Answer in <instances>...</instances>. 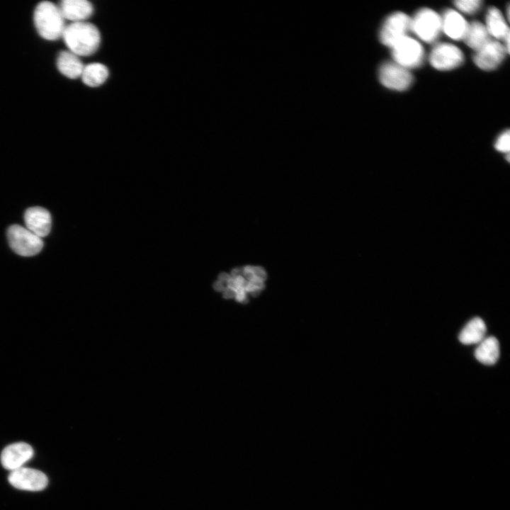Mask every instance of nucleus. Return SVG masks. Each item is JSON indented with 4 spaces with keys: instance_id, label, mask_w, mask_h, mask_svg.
<instances>
[{
    "instance_id": "nucleus-1",
    "label": "nucleus",
    "mask_w": 510,
    "mask_h": 510,
    "mask_svg": "<svg viewBox=\"0 0 510 510\" xmlns=\"http://www.w3.org/2000/svg\"><path fill=\"white\" fill-rule=\"evenodd\" d=\"M62 38L69 50L79 57L94 54L101 41L98 28L86 21L72 23L66 26Z\"/></svg>"
},
{
    "instance_id": "nucleus-2",
    "label": "nucleus",
    "mask_w": 510,
    "mask_h": 510,
    "mask_svg": "<svg viewBox=\"0 0 510 510\" xmlns=\"http://www.w3.org/2000/svg\"><path fill=\"white\" fill-rule=\"evenodd\" d=\"M33 20L42 38L56 40L62 38L66 25L59 6L47 1L40 2L35 8Z\"/></svg>"
},
{
    "instance_id": "nucleus-3",
    "label": "nucleus",
    "mask_w": 510,
    "mask_h": 510,
    "mask_svg": "<svg viewBox=\"0 0 510 510\" xmlns=\"http://www.w3.org/2000/svg\"><path fill=\"white\" fill-rule=\"evenodd\" d=\"M7 236L11 249L23 256L35 255L43 246V242L40 237L26 227L18 225L9 227Z\"/></svg>"
},
{
    "instance_id": "nucleus-4",
    "label": "nucleus",
    "mask_w": 510,
    "mask_h": 510,
    "mask_svg": "<svg viewBox=\"0 0 510 510\" xmlns=\"http://www.w3.org/2000/svg\"><path fill=\"white\" fill-rule=\"evenodd\" d=\"M391 48L395 62L407 69L417 67L423 62L424 52L422 46L407 35L398 40Z\"/></svg>"
},
{
    "instance_id": "nucleus-5",
    "label": "nucleus",
    "mask_w": 510,
    "mask_h": 510,
    "mask_svg": "<svg viewBox=\"0 0 510 510\" xmlns=\"http://www.w3.org/2000/svg\"><path fill=\"white\" fill-rule=\"evenodd\" d=\"M411 30L421 40L434 42L441 30V18L431 9L422 8L412 19Z\"/></svg>"
},
{
    "instance_id": "nucleus-6",
    "label": "nucleus",
    "mask_w": 510,
    "mask_h": 510,
    "mask_svg": "<svg viewBox=\"0 0 510 510\" xmlns=\"http://www.w3.org/2000/svg\"><path fill=\"white\" fill-rule=\"evenodd\" d=\"M410 18L402 12H396L388 16L380 31L381 42L392 47L398 40L407 36L411 30Z\"/></svg>"
},
{
    "instance_id": "nucleus-7",
    "label": "nucleus",
    "mask_w": 510,
    "mask_h": 510,
    "mask_svg": "<svg viewBox=\"0 0 510 510\" xmlns=\"http://www.w3.org/2000/svg\"><path fill=\"white\" fill-rule=\"evenodd\" d=\"M9 482L16 488L29 491H40L47 484V476L41 471L21 467L11 472Z\"/></svg>"
},
{
    "instance_id": "nucleus-8",
    "label": "nucleus",
    "mask_w": 510,
    "mask_h": 510,
    "mask_svg": "<svg viewBox=\"0 0 510 510\" xmlns=\"http://www.w3.org/2000/svg\"><path fill=\"white\" fill-rule=\"evenodd\" d=\"M379 79L385 87L397 90H406L412 82L409 70L395 62H385L379 69Z\"/></svg>"
},
{
    "instance_id": "nucleus-9",
    "label": "nucleus",
    "mask_w": 510,
    "mask_h": 510,
    "mask_svg": "<svg viewBox=\"0 0 510 510\" xmlns=\"http://www.w3.org/2000/svg\"><path fill=\"white\" fill-rule=\"evenodd\" d=\"M431 64L439 70H449L460 65L463 55L456 46L449 43L436 45L429 56Z\"/></svg>"
},
{
    "instance_id": "nucleus-10",
    "label": "nucleus",
    "mask_w": 510,
    "mask_h": 510,
    "mask_svg": "<svg viewBox=\"0 0 510 510\" xmlns=\"http://www.w3.org/2000/svg\"><path fill=\"white\" fill-rule=\"evenodd\" d=\"M507 53L504 45L497 40H490L483 47L475 51L474 62L484 70H492L503 61Z\"/></svg>"
},
{
    "instance_id": "nucleus-11",
    "label": "nucleus",
    "mask_w": 510,
    "mask_h": 510,
    "mask_svg": "<svg viewBox=\"0 0 510 510\" xmlns=\"http://www.w3.org/2000/svg\"><path fill=\"white\" fill-rule=\"evenodd\" d=\"M33 455L32 447L26 443L19 442L6 446L2 450L1 461L5 469L12 471L22 467Z\"/></svg>"
},
{
    "instance_id": "nucleus-12",
    "label": "nucleus",
    "mask_w": 510,
    "mask_h": 510,
    "mask_svg": "<svg viewBox=\"0 0 510 510\" xmlns=\"http://www.w3.org/2000/svg\"><path fill=\"white\" fill-rule=\"evenodd\" d=\"M26 228L38 237H46L51 229V215L45 208L33 207L26 210L24 214Z\"/></svg>"
},
{
    "instance_id": "nucleus-13",
    "label": "nucleus",
    "mask_w": 510,
    "mask_h": 510,
    "mask_svg": "<svg viewBox=\"0 0 510 510\" xmlns=\"http://www.w3.org/2000/svg\"><path fill=\"white\" fill-rule=\"evenodd\" d=\"M59 8L64 19L76 22H83L94 13V6L86 0H63Z\"/></svg>"
},
{
    "instance_id": "nucleus-14",
    "label": "nucleus",
    "mask_w": 510,
    "mask_h": 510,
    "mask_svg": "<svg viewBox=\"0 0 510 510\" xmlns=\"http://www.w3.org/2000/svg\"><path fill=\"white\" fill-rule=\"evenodd\" d=\"M441 18V30L450 38L454 40L463 39L468 24L464 18L457 11L447 10Z\"/></svg>"
},
{
    "instance_id": "nucleus-15",
    "label": "nucleus",
    "mask_w": 510,
    "mask_h": 510,
    "mask_svg": "<svg viewBox=\"0 0 510 510\" xmlns=\"http://www.w3.org/2000/svg\"><path fill=\"white\" fill-rule=\"evenodd\" d=\"M57 67L64 76L75 79L81 76L84 65L79 56L69 50H62L58 54Z\"/></svg>"
},
{
    "instance_id": "nucleus-16",
    "label": "nucleus",
    "mask_w": 510,
    "mask_h": 510,
    "mask_svg": "<svg viewBox=\"0 0 510 510\" xmlns=\"http://www.w3.org/2000/svg\"><path fill=\"white\" fill-rule=\"evenodd\" d=\"M487 332L484 321L477 317L469 321L459 334L460 341L465 345L480 344Z\"/></svg>"
},
{
    "instance_id": "nucleus-17",
    "label": "nucleus",
    "mask_w": 510,
    "mask_h": 510,
    "mask_svg": "<svg viewBox=\"0 0 510 510\" xmlns=\"http://www.w3.org/2000/svg\"><path fill=\"white\" fill-rule=\"evenodd\" d=\"M475 356L480 363L493 365L499 357V344L494 336L484 338L475 351Z\"/></svg>"
},
{
    "instance_id": "nucleus-18",
    "label": "nucleus",
    "mask_w": 510,
    "mask_h": 510,
    "mask_svg": "<svg viewBox=\"0 0 510 510\" xmlns=\"http://www.w3.org/2000/svg\"><path fill=\"white\" fill-rule=\"evenodd\" d=\"M109 76L106 66L94 62L84 67L81 78L83 83L90 87H98L103 84Z\"/></svg>"
},
{
    "instance_id": "nucleus-19",
    "label": "nucleus",
    "mask_w": 510,
    "mask_h": 510,
    "mask_svg": "<svg viewBox=\"0 0 510 510\" xmlns=\"http://www.w3.org/2000/svg\"><path fill=\"white\" fill-rule=\"evenodd\" d=\"M489 36L484 25L478 21H474L468 25L463 40L468 46L477 51L490 40Z\"/></svg>"
},
{
    "instance_id": "nucleus-20",
    "label": "nucleus",
    "mask_w": 510,
    "mask_h": 510,
    "mask_svg": "<svg viewBox=\"0 0 510 510\" xmlns=\"http://www.w3.org/2000/svg\"><path fill=\"white\" fill-rule=\"evenodd\" d=\"M485 27L489 35L497 39L504 40L509 34V27L502 14L494 7L490 8L487 11Z\"/></svg>"
},
{
    "instance_id": "nucleus-21",
    "label": "nucleus",
    "mask_w": 510,
    "mask_h": 510,
    "mask_svg": "<svg viewBox=\"0 0 510 510\" xmlns=\"http://www.w3.org/2000/svg\"><path fill=\"white\" fill-rule=\"evenodd\" d=\"M480 0H458L454 1L455 6L461 11L466 13H472L481 6Z\"/></svg>"
},
{
    "instance_id": "nucleus-22",
    "label": "nucleus",
    "mask_w": 510,
    "mask_h": 510,
    "mask_svg": "<svg viewBox=\"0 0 510 510\" xmlns=\"http://www.w3.org/2000/svg\"><path fill=\"white\" fill-rule=\"evenodd\" d=\"M509 142V130H507L499 136L495 143V148L499 152L508 153L510 147Z\"/></svg>"
},
{
    "instance_id": "nucleus-23",
    "label": "nucleus",
    "mask_w": 510,
    "mask_h": 510,
    "mask_svg": "<svg viewBox=\"0 0 510 510\" xmlns=\"http://www.w3.org/2000/svg\"><path fill=\"white\" fill-rule=\"evenodd\" d=\"M254 276L255 278L260 280H264L266 278L265 271L260 267H255L254 268Z\"/></svg>"
},
{
    "instance_id": "nucleus-24",
    "label": "nucleus",
    "mask_w": 510,
    "mask_h": 510,
    "mask_svg": "<svg viewBox=\"0 0 510 510\" xmlns=\"http://www.w3.org/2000/svg\"><path fill=\"white\" fill-rule=\"evenodd\" d=\"M235 295H236V293H235V292H234V290H231V289H230V288H226V289H225V290H224V296H225V298H231L234 297Z\"/></svg>"
}]
</instances>
